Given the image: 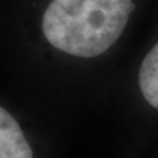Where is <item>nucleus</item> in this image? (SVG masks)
<instances>
[{"mask_svg":"<svg viewBox=\"0 0 158 158\" xmlns=\"http://www.w3.org/2000/svg\"><path fill=\"white\" fill-rule=\"evenodd\" d=\"M133 9L132 0H52L42 15V33L59 52L94 58L117 41Z\"/></svg>","mask_w":158,"mask_h":158,"instance_id":"nucleus-1","label":"nucleus"},{"mask_svg":"<svg viewBox=\"0 0 158 158\" xmlns=\"http://www.w3.org/2000/svg\"><path fill=\"white\" fill-rule=\"evenodd\" d=\"M138 86L145 100L158 110V44L146 54L141 63Z\"/></svg>","mask_w":158,"mask_h":158,"instance_id":"nucleus-3","label":"nucleus"},{"mask_svg":"<svg viewBox=\"0 0 158 158\" xmlns=\"http://www.w3.org/2000/svg\"><path fill=\"white\" fill-rule=\"evenodd\" d=\"M0 158H33L21 127L3 107H0Z\"/></svg>","mask_w":158,"mask_h":158,"instance_id":"nucleus-2","label":"nucleus"}]
</instances>
